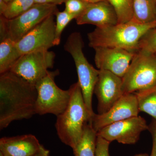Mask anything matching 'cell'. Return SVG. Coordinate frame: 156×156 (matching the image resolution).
I'll return each instance as SVG.
<instances>
[{
    "label": "cell",
    "mask_w": 156,
    "mask_h": 156,
    "mask_svg": "<svg viewBox=\"0 0 156 156\" xmlns=\"http://www.w3.org/2000/svg\"><path fill=\"white\" fill-rule=\"evenodd\" d=\"M51 15L16 42L21 55L40 51L48 50L55 46L56 21Z\"/></svg>",
    "instance_id": "obj_10"
},
{
    "label": "cell",
    "mask_w": 156,
    "mask_h": 156,
    "mask_svg": "<svg viewBox=\"0 0 156 156\" xmlns=\"http://www.w3.org/2000/svg\"><path fill=\"white\" fill-rule=\"evenodd\" d=\"M35 4H52L56 5L65 2L66 0H34Z\"/></svg>",
    "instance_id": "obj_27"
},
{
    "label": "cell",
    "mask_w": 156,
    "mask_h": 156,
    "mask_svg": "<svg viewBox=\"0 0 156 156\" xmlns=\"http://www.w3.org/2000/svg\"><path fill=\"white\" fill-rule=\"evenodd\" d=\"M155 55H156V53H155Z\"/></svg>",
    "instance_id": "obj_33"
},
{
    "label": "cell",
    "mask_w": 156,
    "mask_h": 156,
    "mask_svg": "<svg viewBox=\"0 0 156 156\" xmlns=\"http://www.w3.org/2000/svg\"><path fill=\"white\" fill-rule=\"evenodd\" d=\"M139 112L135 93L124 94L108 111L102 114H95L91 122L92 126L98 132L112 123L137 116Z\"/></svg>",
    "instance_id": "obj_12"
},
{
    "label": "cell",
    "mask_w": 156,
    "mask_h": 156,
    "mask_svg": "<svg viewBox=\"0 0 156 156\" xmlns=\"http://www.w3.org/2000/svg\"><path fill=\"white\" fill-rule=\"evenodd\" d=\"M34 0H12L8 3L7 9L1 16L12 19L24 13L34 5Z\"/></svg>",
    "instance_id": "obj_21"
},
{
    "label": "cell",
    "mask_w": 156,
    "mask_h": 156,
    "mask_svg": "<svg viewBox=\"0 0 156 156\" xmlns=\"http://www.w3.org/2000/svg\"><path fill=\"white\" fill-rule=\"evenodd\" d=\"M8 6V3L3 0H0V14L2 15L5 11Z\"/></svg>",
    "instance_id": "obj_29"
},
{
    "label": "cell",
    "mask_w": 156,
    "mask_h": 156,
    "mask_svg": "<svg viewBox=\"0 0 156 156\" xmlns=\"http://www.w3.org/2000/svg\"><path fill=\"white\" fill-rule=\"evenodd\" d=\"M58 70L49 72L46 76L37 83L36 113L39 115L51 114L56 116L64 112L70 99L69 89L64 90L56 85L55 78Z\"/></svg>",
    "instance_id": "obj_7"
},
{
    "label": "cell",
    "mask_w": 156,
    "mask_h": 156,
    "mask_svg": "<svg viewBox=\"0 0 156 156\" xmlns=\"http://www.w3.org/2000/svg\"><path fill=\"white\" fill-rule=\"evenodd\" d=\"M56 28H55V46H58L61 41L62 32L66 26L75 17L65 11L56 12Z\"/></svg>",
    "instance_id": "obj_23"
},
{
    "label": "cell",
    "mask_w": 156,
    "mask_h": 156,
    "mask_svg": "<svg viewBox=\"0 0 156 156\" xmlns=\"http://www.w3.org/2000/svg\"><path fill=\"white\" fill-rule=\"evenodd\" d=\"M134 93L140 111L146 113L156 120V87Z\"/></svg>",
    "instance_id": "obj_19"
},
{
    "label": "cell",
    "mask_w": 156,
    "mask_h": 156,
    "mask_svg": "<svg viewBox=\"0 0 156 156\" xmlns=\"http://www.w3.org/2000/svg\"><path fill=\"white\" fill-rule=\"evenodd\" d=\"M94 49L95 64L98 69L108 71L122 78L136 53L117 48L99 47Z\"/></svg>",
    "instance_id": "obj_13"
},
{
    "label": "cell",
    "mask_w": 156,
    "mask_h": 156,
    "mask_svg": "<svg viewBox=\"0 0 156 156\" xmlns=\"http://www.w3.org/2000/svg\"><path fill=\"white\" fill-rule=\"evenodd\" d=\"M3 1H5L6 3H9L10 2H11V1H12V0H3Z\"/></svg>",
    "instance_id": "obj_32"
},
{
    "label": "cell",
    "mask_w": 156,
    "mask_h": 156,
    "mask_svg": "<svg viewBox=\"0 0 156 156\" xmlns=\"http://www.w3.org/2000/svg\"><path fill=\"white\" fill-rule=\"evenodd\" d=\"M84 42L80 33L75 32L68 37L64 49L74 61L85 105L92 119L95 115L92 108V96L98 79L99 70L89 63L83 52Z\"/></svg>",
    "instance_id": "obj_4"
},
{
    "label": "cell",
    "mask_w": 156,
    "mask_h": 156,
    "mask_svg": "<svg viewBox=\"0 0 156 156\" xmlns=\"http://www.w3.org/2000/svg\"><path fill=\"white\" fill-rule=\"evenodd\" d=\"M30 156H50V152L43 146L39 151Z\"/></svg>",
    "instance_id": "obj_28"
},
{
    "label": "cell",
    "mask_w": 156,
    "mask_h": 156,
    "mask_svg": "<svg viewBox=\"0 0 156 156\" xmlns=\"http://www.w3.org/2000/svg\"><path fill=\"white\" fill-rule=\"evenodd\" d=\"M114 8L118 18V23L131 21L134 15V0H108Z\"/></svg>",
    "instance_id": "obj_20"
},
{
    "label": "cell",
    "mask_w": 156,
    "mask_h": 156,
    "mask_svg": "<svg viewBox=\"0 0 156 156\" xmlns=\"http://www.w3.org/2000/svg\"><path fill=\"white\" fill-rule=\"evenodd\" d=\"M132 20L141 24L156 21V0H134Z\"/></svg>",
    "instance_id": "obj_18"
},
{
    "label": "cell",
    "mask_w": 156,
    "mask_h": 156,
    "mask_svg": "<svg viewBox=\"0 0 156 156\" xmlns=\"http://www.w3.org/2000/svg\"><path fill=\"white\" fill-rule=\"evenodd\" d=\"M42 146L32 134L3 137L0 139V156H30Z\"/></svg>",
    "instance_id": "obj_15"
},
{
    "label": "cell",
    "mask_w": 156,
    "mask_h": 156,
    "mask_svg": "<svg viewBox=\"0 0 156 156\" xmlns=\"http://www.w3.org/2000/svg\"><path fill=\"white\" fill-rule=\"evenodd\" d=\"M149 131L152 136L153 146L150 156H156V120L153 119L148 126Z\"/></svg>",
    "instance_id": "obj_26"
},
{
    "label": "cell",
    "mask_w": 156,
    "mask_h": 156,
    "mask_svg": "<svg viewBox=\"0 0 156 156\" xmlns=\"http://www.w3.org/2000/svg\"><path fill=\"white\" fill-rule=\"evenodd\" d=\"M56 54L53 51L40 50L20 56L10 71L35 85L54 66Z\"/></svg>",
    "instance_id": "obj_8"
},
{
    "label": "cell",
    "mask_w": 156,
    "mask_h": 156,
    "mask_svg": "<svg viewBox=\"0 0 156 156\" xmlns=\"http://www.w3.org/2000/svg\"><path fill=\"white\" fill-rule=\"evenodd\" d=\"M22 56L16 42L7 39L0 44V74L10 71L11 68Z\"/></svg>",
    "instance_id": "obj_17"
},
{
    "label": "cell",
    "mask_w": 156,
    "mask_h": 156,
    "mask_svg": "<svg viewBox=\"0 0 156 156\" xmlns=\"http://www.w3.org/2000/svg\"><path fill=\"white\" fill-rule=\"evenodd\" d=\"M78 25L92 24L103 27L118 23L116 12L108 0L89 3L85 11L76 18Z\"/></svg>",
    "instance_id": "obj_14"
},
{
    "label": "cell",
    "mask_w": 156,
    "mask_h": 156,
    "mask_svg": "<svg viewBox=\"0 0 156 156\" xmlns=\"http://www.w3.org/2000/svg\"><path fill=\"white\" fill-rule=\"evenodd\" d=\"M69 103L63 112L57 116L55 127L62 142L74 149L80 142L85 125L92 121L84 102L79 82L69 88Z\"/></svg>",
    "instance_id": "obj_3"
},
{
    "label": "cell",
    "mask_w": 156,
    "mask_h": 156,
    "mask_svg": "<svg viewBox=\"0 0 156 156\" xmlns=\"http://www.w3.org/2000/svg\"><path fill=\"white\" fill-rule=\"evenodd\" d=\"M57 5L52 4H35L24 13L12 19L0 17L1 42L10 39L17 42L39 23L58 11Z\"/></svg>",
    "instance_id": "obj_5"
},
{
    "label": "cell",
    "mask_w": 156,
    "mask_h": 156,
    "mask_svg": "<svg viewBox=\"0 0 156 156\" xmlns=\"http://www.w3.org/2000/svg\"><path fill=\"white\" fill-rule=\"evenodd\" d=\"M35 86L11 71L0 76V130L36 113Z\"/></svg>",
    "instance_id": "obj_1"
},
{
    "label": "cell",
    "mask_w": 156,
    "mask_h": 156,
    "mask_svg": "<svg viewBox=\"0 0 156 156\" xmlns=\"http://www.w3.org/2000/svg\"><path fill=\"white\" fill-rule=\"evenodd\" d=\"M137 51L149 54L156 53V27L147 32L140 39Z\"/></svg>",
    "instance_id": "obj_22"
},
{
    "label": "cell",
    "mask_w": 156,
    "mask_h": 156,
    "mask_svg": "<svg viewBox=\"0 0 156 156\" xmlns=\"http://www.w3.org/2000/svg\"><path fill=\"white\" fill-rule=\"evenodd\" d=\"M122 79L108 71L99 70L94 89L98 101V114L108 111L122 97Z\"/></svg>",
    "instance_id": "obj_11"
},
{
    "label": "cell",
    "mask_w": 156,
    "mask_h": 156,
    "mask_svg": "<svg viewBox=\"0 0 156 156\" xmlns=\"http://www.w3.org/2000/svg\"><path fill=\"white\" fill-rule=\"evenodd\" d=\"M123 94L156 87V55L137 51L122 78Z\"/></svg>",
    "instance_id": "obj_6"
},
{
    "label": "cell",
    "mask_w": 156,
    "mask_h": 156,
    "mask_svg": "<svg viewBox=\"0 0 156 156\" xmlns=\"http://www.w3.org/2000/svg\"><path fill=\"white\" fill-rule=\"evenodd\" d=\"M110 144V142L98 135L95 156H110L109 153Z\"/></svg>",
    "instance_id": "obj_25"
},
{
    "label": "cell",
    "mask_w": 156,
    "mask_h": 156,
    "mask_svg": "<svg viewBox=\"0 0 156 156\" xmlns=\"http://www.w3.org/2000/svg\"><path fill=\"white\" fill-rule=\"evenodd\" d=\"M97 132L89 121L85 125L80 142L73 150L74 156H95Z\"/></svg>",
    "instance_id": "obj_16"
},
{
    "label": "cell",
    "mask_w": 156,
    "mask_h": 156,
    "mask_svg": "<svg viewBox=\"0 0 156 156\" xmlns=\"http://www.w3.org/2000/svg\"><path fill=\"white\" fill-rule=\"evenodd\" d=\"M156 27V21L141 24L131 20L126 23L103 27H96L88 34L89 47L125 49L136 52L140 39L151 29Z\"/></svg>",
    "instance_id": "obj_2"
},
{
    "label": "cell",
    "mask_w": 156,
    "mask_h": 156,
    "mask_svg": "<svg viewBox=\"0 0 156 156\" xmlns=\"http://www.w3.org/2000/svg\"><path fill=\"white\" fill-rule=\"evenodd\" d=\"M82 1L88 3H94L101 2V1H106V0H82Z\"/></svg>",
    "instance_id": "obj_30"
},
{
    "label": "cell",
    "mask_w": 156,
    "mask_h": 156,
    "mask_svg": "<svg viewBox=\"0 0 156 156\" xmlns=\"http://www.w3.org/2000/svg\"><path fill=\"white\" fill-rule=\"evenodd\" d=\"M148 126L142 117H132L110 124L97 132V134L108 142L118 141L125 144H134Z\"/></svg>",
    "instance_id": "obj_9"
},
{
    "label": "cell",
    "mask_w": 156,
    "mask_h": 156,
    "mask_svg": "<svg viewBox=\"0 0 156 156\" xmlns=\"http://www.w3.org/2000/svg\"><path fill=\"white\" fill-rule=\"evenodd\" d=\"M64 3L65 11L74 16L75 19L85 11L89 4L82 0H66Z\"/></svg>",
    "instance_id": "obj_24"
},
{
    "label": "cell",
    "mask_w": 156,
    "mask_h": 156,
    "mask_svg": "<svg viewBox=\"0 0 156 156\" xmlns=\"http://www.w3.org/2000/svg\"><path fill=\"white\" fill-rule=\"evenodd\" d=\"M134 156H150L148 155L147 154L145 153H140L136 154Z\"/></svg>",
    "instance_id": "obj_31"
}]
</instances>
